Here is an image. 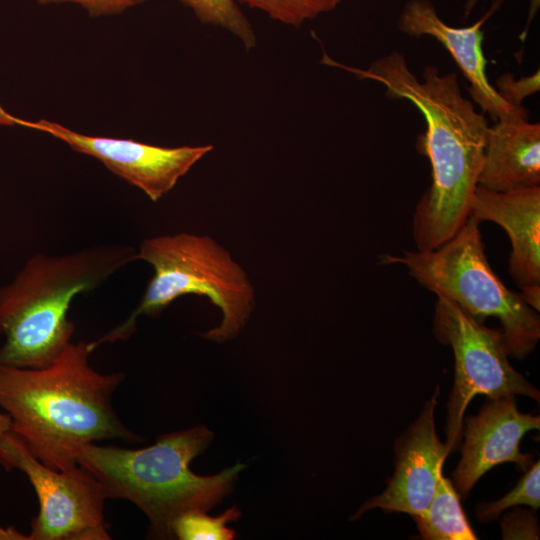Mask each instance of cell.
Here are the masks:
<instances>
[{"mask_svg": "<svg viewBox=\"0 0 540 540\" xmlns=\"http://www.w3.org/2000/svg\"><path fill=\"white\" fill-rule=\"evenodd\" d=\"M185 5L204 24L216 26L235 36L245 49L257 45L252 24L235 0H177Z\"/></svg>", "mask_w": 540, "mask_h": 540, "instance_id": "cell-16", "label": "cell"}, {"mask_svg": "<svg viewBox=\"0 0 540 540\" xmlns=\"http://www.w3.org/2000/svg\"><path fill=\"white\" fill-rule=\"evenodd\" d=\"M384 265L400 264L422 287L454 302L479 322L499 320L509 356L522 360L540 339V317L519 293L511 291L491 268L480 222L469 215L446 242L429 251L382 254Z\"/></svg>", "mask_w": 540, "mask_h": 540, "instance_id": "cell-6", "label": "cell"}, {"mask_svg": "<svg viewBox=\"0 0 540 540\" xmlns=\"http://www.w3.org/2000/svg\"><path fill=\"white\" fill-rule=\"evenodd\" d=\"M212 438V431L201 425L163 434L140 449L90 443L78 451L77 464L100 482L107 499L136 505L150 522V536L171 539L173 522L180 515L218 505L245 468L237 463L212 476L193 473L190 463Z\"/></svg>", "mask_w": 540, "mask_h": 540, "instance_id": "cell-3", "label": "cell"}, {"mask_svg": "<svg viewBox=\"0 0 540 540\" xmlns=\"http://www.w3.org/2000/svg\"><path fill=\"white\" fill-rule=\"evenodd\" d=\"M501 0L474 24L452 27L438 15L429 0H409L397 21L398 29L411 37L430 36L439 41L451 54L463 76L468 80V92L483 113L493 121L506 117L528 119L526 108H515L505 102L489 83L486 75L487 60L483 52V24L498 9Z\"/></svg>", "mask_w": 540, "mask_h": 540, "instance_id": "cell-11", "label": "cell"}, {"mask_svg": "<svg viewBox=\"0 0 540 540\" xmlns=\"http://www.w3.org/2000/svg\"><path fill=\"white\" fill-rule=\"evenodd\" d=\"M496 91L500 97L515 108H524L523 100L540 90L539 69L529 76L519 80L511 73H504L496 80Z\"/></svg>", "mask_w": 540, "mask_h": 540, "instance_id": "cell-20", "label": "cell"}, {"mask_svg": "<svg viewBox=\"0 0 540 540\" xmlns=\"http://www.w3.org/2000/svg\"><path fill=\"white\" fill-rule=\"evenodd\" d=\"M470 214L507 233L511 243L508 270L518 287L540 285V186L495 192L478 185Z\"/></svg>", "mask_w": 540, "mask_h": 540, "instance_id": "cell-13", "label": "cell"}, {"mask_svg": "<svg viewBox=\"0 0 540 540\" xmlns=\"http://www.w3.org/2000/svg\"><path fill=\"white\" fill-rule=\"evenodd\" d=\"M0 465L22 471L33 486L39 511L28 540H108L103 486L79 464L55 470L39 461L12 431L0 436Z\"/></svg>", "mask_w": 540, "mask_h": 540, "instance_id": "cell-8", "label": "cell"}, {"mask_svg": "<svg viewBox=\"0 0 540 540\" xmlns=\"http://www.w3.org/2000/svg\"><path fill=\"white\" fill-rule=\"evenodd\" d=\"M478 2V0H468L465 8L466 14L469 13V11L475 6V4Z\"/></svg>", "mask_w": 540, "mask_h": 540, "instance_id": "cell-27", "label": "cell"}, {"mask_svg": "<svg viewBox=\"0 0 540 540\" xmlns=\"http://www.w3.org/2000/svg\"><path fill=\"white\" fill-rule=\"evenodd\" d=\"M40 5L73 3L84 8L92 17L116 15L148 0H36Z\"/></svg>", "mask_w": 540, "mask_h": 540, "instance_id": "cell-21", "label": "cell"}, {"mask_svg": "<svg viewBox=\"0 0 540 540\" xmlns=\"http://www.w3.org/2000/svg\"><path fill=\"white\" fill-rule=\"evenodd\" d=\"M439 393L440 388L436 386L418 418L397 439L395 472L386 489L364 503L352 519L374 508L411 516L426 511L448 456L445 443L439 440L435 428L434 412Z\"/></svg>", "mask_w": 540, "mask_h": 540, "instance_id": "cell-10", "label": "cell"}, {"mask_svg": "<svg viewBox=\"0 0 540 540\" xmlns=\"http://www.w3.org/2000/svg\"><path fill=\"white\" fill-rule=\"evenodd\" d=\"M95 348L94 342H71L43 368L0 364V407L11 419V431L55 470L77 465V453L87 444L142 441L112 405L125 374L94 370L88 359Z\"/></svg>", "mask_w": 540, "mask_h": 540, "instance_id": "cell-2", "label": "cell"}, {"mask_svg": "<svg viewBox=\"0 0 540 540\" xmlns=\"http://www.w3.org/2000/svg\"><path fill=\"white\" fill-rule=\"evenodd\" d=\"M433 332L454 354V385L447 404L448 454L460 444L464 413L476 395L489 399L523 395L539 401V390L510 364L500 330L487 328L454 302L437 296Z\"/></svg>", "mask_w": 540, "mask_h": 540, "instance_id": "cell-7", "label": "cell"}, {"mask_svg": "<svg viewBox=\"0 0 540 540\" xmlns=\"http://www.w3.org/2000/svg\"><path fill=\"white\" fill-rule=\"evenodd\" d=\"M517 485L497 501L479 505L477 518L492 520L504 510L517 505H527L534 510L540 507V463L532 464Z\"/></svg>", "mask_w": 540, "mask_h": 540, "instance_id": "cell-19", "label": "cell"}, {"mask_svg": "<svg viewBox=\"0 0 540 540\" xmlns=\"http://www.w3.org/2000/svg\"><path fill=\"white\" fill-rule=\"evenodd\" d=\"M321 62L382 84L389 99L407 100L423 115L426 130L419 143L431 164L432 183L416 205L412 234L416 250L437 248L470 215L489 128L485 113L463 96L454 72L441 74L430 65L424 67L420 80L398 51L366 69L343 65L326 54Z\"/></svg>", "mask_w": 540, "mask_h": 540, "instance_id": "cell-1", "label": "cell"}, {"mask_svg": "<svg viewBox=\"0 0 540 540\" xmlns=\"http://www.w3.org/2000/svg\"><path fill=\"white\" fill-rule=\"evenodd\" d=\"M137 252L126 245L83 249L71 254H35L9 284L0 288V364L43 368L71 343L68 319L73 299L89 292L129 263Z\"/></svg>", "mask_w": 540, "mask_h": 540, "instance_id": "cell-4", "label": "cell"}, {"mask_svg": "<svg viewBox=\"0 0 540 540\" xmlns=\"http://www.w3.org/2000/svg\"><path fill=\"white\" fill-rule=\"evenodd\" d=\"M478 185L507 192L540 185V125L506 117L489 125Z\"/></svg>", "mask_w": 540, "mask_h": 540, "instance_id": "cell-14", "label": "cell"}, {"mask_svg": "<svg viewBox=\"0 0 540 540\" xmlns=\"http://www.w3.org/2000/svg\"><path fill=\"white\" fill-rule=\"evenodd\" d=\"M239 517L240 510L235 506L217 517L209 516L205 511H188L173 522V538L180 540H231L235 537V532L227 526V523L236 521Z\"/></svg>", "mask_w": 540, "mask_h": 540, "instance_id": "cell-17", "label": "cell"}, {"mask_svg": "<svg viewBox=\"0 0 540 540\" xmlns=\"http://www.w3.org/2000/svg\"><path fill=\"white\" fill-rule=\"evenodd\" d=\"M249 8L265 13L274 21L292 27L331 12L341 0H235Z\"/></svg>", "mask_w": 540, "mask_h": 540, "instance_id": "cell-18", "label": "cell"}, {"mask_svg": "<svg viewBox=\"0 0 540 540\" xmlns=\"http://www.w3.org/2000/svg\"><path fill=\"white\" fill-rule=\"evenodd\" d=\"M25 119L18 118L5 110L0 103V126H23L25 127Z\"/></svg>", "mask_w": 540, "mask_h": 540, "instance_id": "cell-24", "label": "cell"}, {"mask_svg": "<svg viewBox=\"0 0 540 540\" xmlns=\"http://www.w3.org/2000/svg\"><path fill=\"white\" fill-rule=\"evenodd\" d=\"M26 121L25 127L50 134L74 151L97 159L153 202L169 193L181 177L213 150V145L162 147L133 139L90 136L46 119Z\"/></svg>", "mask_w": 540, "mask_h": 540, "instance_id": "cell-9", "label": "cell"}, {"mask_svg": "<svg viewBox=\"0 0 540 540\" xmlns=\"http://www.w3.org/2000/svg\"><path fill=\"white\" fill-rule=\"evenodd\" d=\"M540 427V417L518 410L515 397L490 399L478 414L465 418L461 459L452 473L459 495L466 497L491 468L513 462L526 470L531 456L521 453L523 436Z\"/></svg>", "mask_w": 540, "mask_h": 540, "instance_id": "cell-12", "label": "cell"}, {"mask_svg": "<svg viewBox=\"0 0 540 540\" xmlns=\"http://www.w3.org/2000/svg\"><path fill=\"white\" fill-rule=\"evenodd\" d=\"M137 259L149 263L154 274L144 295L127 319L102 337L103 343L127 340L140 315L157 316L178 297H208L221 313V323L201 334L224 342L246 326L255 306V289L246 271L216 240L206 235L176 233L143 240Z\"/></svg>", "mask_w": 540, "mask_h": 540, "instance_id": "cell-5", "label": "cell"}, {"mask_svg": "<svg viewBox=\"0 0 540 540\" xmlns=\"http://www.w3.org/2000/svg\"><path fill=\"white\" fill-rule=\"evenodd\" d=\"M421 538L425 540H475L476 534L460 504L453 483L441 473L434 496L420 515L412 516Z\"/></svg>", "mask_w": 540, "mask_h": 540, "instance_id": "cell-15", "label": "cell"}, {"mask_svg": "<svg viewBox=\"0 0 540 540\" xmlns=\"http://www.w3.org/2000/svg\"><path fill=\"white\" fill-rule=\"evenodd\" d=\"M0 540H28V535L23 534L14 527L0 525Z\"/></svg>", "mask_w": 540, "mask_h": 540, "instance_id": "cell-25", "label": "cell"}, {"mask_svg": "<svg viewBox=\"0 0 540 540\" xmlns=\"http://www.w3.org/2000/svg\"><path fill=\"white\" fill-rule=\"evenodd\" d=\"M504 539H538L536 519L526 511H516L502 521Z\"/></svg>", "mask_w": 540, "mask_h": 540, "instance_id": "cell-22", "label": "cell"}, {"mask_svg": "<svg viewBox=\"0 0 540 540\" xmlns=\"http://www.w3.org/2000/svg\"><path fill=\"white\" fill-rule=\"evenodd\" d=\"M9 431H11V419L6 412L0 411V436Z\"/></svg>", "mask_w": 540, "mask_h": 540, "instance_id": "cell-26", "label": "cell"}, {"mask_svg": "<svg viewBox=\"0 0 540 540\" xmlns=\"http://www.w3.org/2000/svg\"><path fill=\"white\" fill-rule=\"evenodd\" d=\"M519 293L524 302L535 311H540V285L520 288Z\"/></svg>", "mask_w": 540, "mask_h": 540, "instance_id": "cell-23", "label": "cell"}]
</instances>
